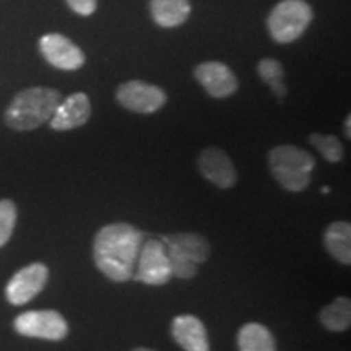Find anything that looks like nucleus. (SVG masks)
<instances>
[{"instance_id": "f257e3e1", "label": "nucleus", "mask_w": 351, "mask_h": 351, "mask_svg": "<svg viewBox=\"0 0 351 351\" xmlns=\"http://www.w3.org/2000/svg\"><path fill=\"white\" fill-rule=\"evenodd\" d=\"M143 232L129 223H111L96 232L93 261L96 269L112 282L124 283L134 278Z\"/></svg>"}, {"instance_id": "f03ea898", "label": "nucleus", "mask_w": 351, "mask_h": 351, "mask_svg": "<svg viewBox=\"0 0 351 351\" xmlns=\"http://www.w3.org/2000/svg\"><path fill=\"white\" fill-rule=\"evenodd\" d=\"M62 101L60 91L54 88L33 86L20 91L8 104L3 121L13 130L28 132L51 121L56 108Z\"/></svg>"}, {"instance_id": "7ed1b4c3", "label": "nucleus", "mask_w": 351, "mask_h": 351, "mask_svg": "<svg viewBox=\"0 0 351 351\" xmlns=\"http://www.w3.org/2000/svg\"><path fill=\"white\" fill-rule=\"evenodd\" d=\"M269 168L276 182L288 192H302L309 187L315 158L296 145H276L269 152Z\"/></svg>"}, {"instance_id": "20e7f679", "label": "nucleus", "mask_w": 351, "mask_h": 351, "mask_svg": "<svg viewBox=\"0 0 351 351\" xmlns=\"http://www.w3.org/2000/svg\"><path fill=\"white\" fill-rule=\"evenodd\" d=\"M314 19V12L306 0H282L271 8L267 28L278 44H289L306 33Z\"/></svg>"}, {"instance_id": "39448f33", "label": "nucleus", "mask_w": 351, "mask_h": 351, "mask_svg": "<svg viewBox=\"0 0 351 351\" xmlns=\"http://www.w3.org/2000/svg\"><path fill=\"white\" fill-rule=\"evenodd\" d=\"M16 333L29 339H41L49 341H60L69 335V324L64 315L57 311H28L16 315L13 320Z\"/></svg>"}, {"instance_id": "423d86ee", "label": "nucleus", "mask_w": 351, "mask_h": 351, "mask_svg": "<svg viewBox=\"0 0 351 351\" xmlns=\"http://www.w3.org/2000/svg\"><path fill=\"white\" fill-rule=\"evenodd\" d=\"M116 98L122 108L137 114H153L160 111L168 101L163 88L142 80L121 83L116 91Z\"/></svg>"}, {"instance_id": "0eeeda50", "label": "nucleus", "mask_w": 351, "mask_h": 351, "mask_svg": "<svg viewBox=\"0 0 351 351\" xmlns=\"http://www.w3.org/2000/svg\"><path fill=\"white\" fill-rule=\"evenodd\" d=\"M137 261V274L134 275L137 282L160 287V285L168 283L173 276L166 244L161 241L148 239L140 247Z\"/></svg>"}, {"instance_id": "6e6552de", "label": "nucleus", "mask_w": 351, "mask_h": 351, "mask_svg": "<svg viewBox=\"0 0 351 351\" xmlns=\"http://www.w3.org/2000/svg\"><path fill=\"white\" fill-rule=\"evenodd\" d=\"M49 269L41 262L29 263L12 276L5 287V298L13 306H23L46 288Z\"/></svg>"}, {"instance_id": "1a4fd4ad", "label": "nucleus", "mask_w": 351, "mask_h": 351, "mask_svg": "<svg viewBox=\"0 0 351 351\" xmlns=\"http://www.w3.org/2000/svg\"><path fill=\"white\" fill-rule=\"evenodd\" d=\"M39 51L52 67L67 70V72L82 69L86 60L85 52L72 39L59 33L44 34L39 39Z\"/></svg>"}, {"instance_id": "9d476101", "label": "nucleus", "mask_w": 351, "mask_h": 351, "mask_svg": "<svg viewBox=\"0 0 351 351\" xmlns=\"http://www.w3.org/2000/svg\"><path fill=\"white\" fill-rule=\"evenodd\" d=\"M195 80L212 98H230L238 91L239 82L234 72L223 62H202L194 69Z\"/></svg>"}, {"instance_id": "9b49d317", "label": "nucleus", "mask_w": 351, "mask_h": 351, "mask_svg": "<svg viewBox=\"0 0 351 351\" xmlns=\"http://www.w3.org/2000/svg\"><path fill=\"white\" fill-rule=\"evenodd\" d=\"M197 168L200 174L218 189H231L238 181L231 158L221 148L208 147L197 158Z\"/></svg>"}, {"instance_id": "f8f14e48", "label": "nucleus", "mask_w": 351, "mask_h": 351, "mask_svg": "<svg viewBox=\"0 0 351 351\" xmlns=\"http://www.w3.org/2000/svg\"><path fill=\"white\" fill-rule=\"evenodd\" d=\"M91 117V103L85 93H73L60 101L52 114L49 125L52 130H72L85 125Z\"/></svg>"}, {"instance_id": "ddd939ff", "label": "nucleus", "mask_w": 351, "mask_h": 351, "mask_svg": "<svg viewBox=\"0 0 351 351\" xmlns=\"http://www.w3.org/2000/svg\"><path fill=\"white\" fill-rule=\"evenodd\" d=\"M171 335L184 351H210L207 328L199 317L182 314L171 322Z\"/></svg>"}, {"instance_id": "4468645a", "label": "nucleus", "mask_w": 351, "mask_h": 351, "mask_svg": "<svg viewBox=\"0 0 351 351\" xmlns=\"http://www.w3.org/2000/svg\"><path fill=\"white\" fill-rule=\"evenodd\" d=\"M165 244L171 251L181 254L182 257L189 258L197 265L207 262L210 257L208 241L202 234H195V232H179V234L168 236V238H165Z\"/></svg>"}, {"instance_id": "2eb2a0df", "label": "nucleus", "mask_w": 351, "mask_h": 351, "mask_svg": "<svg viewBox=\"0 0 351 351\" xmlns=\"http://www.w3.org/2000/svg\"><path fill=\"white\" fill-rule=\"evenodd\" d=\"M191 10L189 0H150L152 19L161 28H176L184 25Z\"/></svg>"}, {"instance_id": "dca6fc26", "label": "nucleus", "mask_w": 351, "mask_h": 351, "mask_svg": "<svg viewBox=\"0 0 351 351\" xmlns=\"http://www.w3.org/2000/svg\"><path fill=\"white\" fill-rule=\"evenodd\" d=\"M327 252L343 265L351 263V226L348 221H335L324 232Z\"/></svg>"}, {"instance_id": "f3484780", "label": "nucleus", "mask_w": 351, "mask_h": 351, "mask_svg": "<svg viewBox=\"0 0 351 351\" xmlns=\"http://www.w3.org/2000/svg\"><path fill=\"white\" fill-rule=\"evenodd\" d=\"M239 351H276L274 333L262 324H245L238 332Z\"/></svg>"}, {"instance_id": "a211bd4d", "label": "nucleus", "mask_w": 351, "mask_h": 351, "mask_svg": "<svg viewBox=\"0 0 351 351\" xmlns=\"http://www.w3.org/2000/svg\"><path fill=\"white\" fill-rule=\"evenodd\" d=\"M319 320L327 330L345 332L351 326V301L350 298L340 296L328 302L319 313Z\"/></svg>"}, {"instance_id": "6ab92c4d", "label": "nucleus", "mask_w": 351, "mask_h": 351, "mask_svg": "<svg viewBox=\"0 0 351 351\" xmlns=\"http://www.w3.org/2000/svg\"><path fill=\"white\" fill-rule=\"evenodd\" d=\"M257 73L263 83L271 88L276 98L283 99L287 96V86L283 83V65L275 59H262L257 65Z\"/></svg>"}, {"instance_id": "aec40b11", "label": "nucleus", "mask_w": 351, "mask_h": 351, "mask_svg": "<svg viewBox=\"0 0 351 351\" xmlns=\"http://www.w3.org/2000/svg\"><path fill=\"white\" fill-rule=\"evenodd\" d=\"M309 143L315 150H319L320 155L326 158L328 163H340L345 156L343 145L335 135H320L317 132L309 135Z\"/></svg>"}, {"instance_id": "412c9836", "label": "nucleus", "mask_w": 351, "mask_h": 351, "mask_svg": "<svg viewBox=\"0 0 351 351\" xmlns=\"http://www.w3.org/2000/svg\"><path fill=\"white\" fill-rule=\"evenodd\" d=\"M19 212L15 202L10 199L0 200V247H3L10 241L13 230L16 226Z\"/></svg>"}, {"instance_id": "4be33fe9", "label": "nucleus", "mask_w": 351, "mask_h": 351, "mask_svg": "<svg viewBox=\"0 0 351 351\" xmlns=\"http://www.w3.org/2000/svg\"><path fill=\"white\" fill-rule=\"evenodd\" d=\"M169 256V262H171V270H173V276H178V278H194L197 275V263L191 262L189 258L182 257L181 254L171 251V249L166 247Z\"/></svg>"}, {"instance_id": "5701e85b", "label": "nucleus", "mask_w": 351, "mask_h": 351, "mask_svg": "<svg viewBox=\"0 0 351 351\" xmlns=\"http://www.w3.org/2000/svg\"><path fill=\"white\" fill-rule=\"evenodd\" d=\"M77 15L91 16L98 8V0H65Z\"/></svg>"}, {"instance_id": "b1692460", "label": "nucleus", "mask_w": 351, "mask_h": 351, "mask_svg": "<svg viewBox=\"0 0 351 351\" xmlns=\"http://www.w3.org/2000/svg\"><path fill=\"white\" fill-rule=\"evenodd\" d=\"M350 124H351V117L346 116L345 119V124H343V129H345V135L346 138H351V130H350Z\"/></svg>"}, {"instance_id": "393cba45", "label": "nucleus", "mask_w": 351, "mask_h": 351, "mask_svg": "<svg viewBox=\"0 0 351 351\" xmlns=\"http://www.w3.org/2000/svg\"><path fill=\"white\" fill-rule=\"evenodd\" d=\"M132 351H155V350L145 348V346H138V348H135V350H132Z\"/></svg>"}, {"instance_id": "a878e982", "label": "nucleus", "mask_w": 351, "mask_h": 351, "mask_svg": "<svg viewBox=\"0 0 351 351\" xmlns=\"http://www.w3.org/2000/svg\"><path fill=\"white\" fill-rule=\"evenodd\" d=\"M322 192H324V194H328V192H330V189H328V187H324V189H322Z\"/></svg>"}]
</instances>
